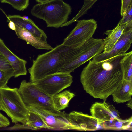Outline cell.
<instances>
[{
	"instance_id": "obj_5",
	"label": "cell",
	"mask_w": 132,
	"mask_h": 132,
	"mask_svg": "<svg viewBox=\"0 0 132 132\" xmlns=\"http://www.w3.org/2000/svg\"><path fill=\"white\" fill-rule=\"evenodd\" d=\"M18 91L27 107L37 106L57 110L54 106L52 97L45 93L34 82L23 80Z\"/></svg>"
},
{
	"instance_id": "obj_12",
	"label": "cell",
	"mask_w": 132,
	"mask_h": 132,
	"mask_svg": "<svg viewBox=\"0 0 132 132\" xmlns=\"http://www.w3.org/2000/svg\"><path fill=\"white\" fill-rule=\"evenodd\" d=\"M90 111L91 116L97 120L100 125L106 121L120 118L119 113L116 108L107 103L106 100L102 103L97 102L93 104Z\"/></svg>"
},
{
	"instance_id": "obj_27",
	"label": "cell",
	"mask_w": 132,
	"mask_h": 132,
	"mask_svg": "<svg viewBox=\"0 0 132 132\" xmlns=\"http://www.w3.org/2000/svg\"><path fill=\"white\" fill-rule=\"evenodd\" d=\"M10 124L8 119L0 113V128L6 127Z\"/></svg>"
},
{
	"instance_id": "obj_25",
	"label": "cell",
	"mask_w": 132,
	"mask_h": 132,
	"mask_svg": "<svg viewBox=\"0 0 132 132\" xmlns=\"http://www.w3.org/2000/svg\"><path fill=\"white\" fill-rule=\"evenodd\" d=\"M13 76L0 70V89L7 86L9 80Z\"/></svg>"
},
{
	"instance_id": "obj_31",
	"label": "cell",
	"mask_w": 132,
	"mask_h": 132,
	"mask_svg": "<svg viewBox=\"0 0 132 132\" xmlns=\"http://www.w3.org/2000/svg\"><path fill=\"white\" fill-rule=\"evenodd\" d=\"M50 0H35L38 3H42L48 2Z\"/></svg>"
},
{
	"instance_id": "obj_6",
	"label": "cell",
	"mask_w": 132,
	"mask_h": 132,
	"mask_svg": "<svg viewBox=\"0 0 132 132\" xmlns=\"http://www.w3.org/2000/svg\"><path fill=\"white\" fill-rule=\"evenodd\" d=\"M104 42L101 39L92 38L78 47L74 57L59 72L71 73L75 69L103 51Z\"/></svg>"
},
{
	"instance_id": "obj_14",
	"label": "cell",
	"mask_w": 132,
	"mask_h": 132,
	"mask_svg": "<svg viewBox=\"0 0 132 132\" xmlns=\"http://www.w3.org/2000/svg\"><path fill=\"white\" fill-rule=\"evenodd\" d=\"M7 16V21L9 20L11 21L15 24L21 26L43 41L47 42L46 34L42 30L35 24L31 19L29 18L26 19L19 15L7 16Z\"/></svg>"
},
{
	"instance_id": "obj_15",
	"label": "cell",
	"mask_w": 132,
	"mask_h": 132,
	"mask_svg": "<svg viewBox=\"0 0 132 132\" xmlns=\"http://www.w3.org/2000/svg\"><path fill=\"white\" fill-rule=\"evenodd\" d=\"M15 24V34L18 38L26 41L35 48L51 50L53 48L51 45L20 26Z\"/></svg>"
},
{
	"instance_id": "obj_19",
	"label": "cell",
	"mask_w": 132,
	"mask_h": 132,
	"mask_svg": "<svg viewBox=\"0 0 132 132\" xmlns=\"http://www.w3.org/2000/svg\"><path fill=\"white\" fill-rule=\"evenodd\" d=\"M26 125L29 129L32 130H36L42 128L53 129L47 123L40 115L29 110Z\"/></svg>"
},
{
	"instance_id": "obj_16",
	"label": "cell",
	"mask_w": 132,
	"mask_h": 132,
	"mask_svg": "<svg viewBox=\"0 0 132 132\" xmlns=\"http://www.w3.org/2000/svg\"><path fill=\"white\" fill-rule=\"evenodd\" d=\"M124 25L120 21L113 29L104 32V34L107 36L103 40L104 52H108L112 49L124 32Z\"/></svg>"
},
{
	"instance_id": "obj_11",
	"label": "cell",
	"mask_w": 132,
	"mask_h": 132,
	"mask_svg": "<svg viewBox=\"0 0 132 132\" xmlns=\"http://www.w3.org/2000/svg\"><path fill=\"white\" fill-rule=\"evenodd\" d=\"M132 42V29L124 31L112 49L107 52H103L95 56L93 60L99 62L126 53Z\"/></svg>"
},
{
	"instance_id": "obj_28",
	"label": "cell",
	"mask_w": 132,
	"mask_h": 132,
	"mask_svg": "<svg viewBox=\"0 0 132 132\" xmlns=\"http://www.w3.org/2000/svg\"><path fill=\"white\" fill-rule=\"evenodd\" d=\"M21 129H29L28 126L26 124L15 123L13 126L9 128L8 130H18Z\"/></svg>"
},
{
	"instance_id": "obj_18",
	"label": "cell",
	"mask_w": 132,
	"mask_h": 132,
	"mask_svg": "<svg viewBox=\"0 0 132 132\" xmlns=\"http://www.w3.org/2000/svg\"><path fill=\"white\" fill-rule=\"evenodd\" d=\"M132 117L126 119H115L106 121L100 124L102 128L105 130H132Z\"/></svg>"
},
{
	"instance_id": "obj_4",
	"label": "cell",
	"mask_w": 132,
	"mask_h": 132,
	"mask_svg": "<svg viewBox=\"0 0 132 132\" xmlns=\"http://www.w3.org/2000/svg\"><path fill=\"white\" fill-rule=\"evenodd\" d=\"M0 105L14 123L26 124L29 110L23 102L18 88L7 86L0 89Z\"/></svg>"
},
{
	"instance_id": "obj_30",
	"label": "cell",
	"mask_w": 132,
	"mask_h": 132,
	"mask_svg": "<svg viewBox=\"0 0 132 132\" xmlns=\"http://www.w3.org/2000/svg\"><path fill=\"white\" fill-rule=\"evenodd\" d=\"M128 101V103L126 104L128 107L130 108L131 109H132V99H131Z\"/></svg>"
},
{
	"instance_id": "obj_10",
	"label": "cell",
	"mask_w": 132,
	"mask_h": 132,
	"mask_svg": "<svg viewBox=\"0 0 132 132\" xmlns=\"http://www.w3.org/2000/svg\"><path fill=\"white\" fill-rule=\"evenodd\" d=\"M67 117L72 130L95 131L102 128L95 118L81 112L72 111L67 114Z\"/></svg>"
},
{
	"instance_id": "obj_17",
	"label": "cell",
	"mask_w": 132,
	"mask_h": 132,
	"mask_svg": "<svg viewBox=\"0 0 132 132\" xmlns=\"http://www.w3.org/2000/svg\"><path fill=\"white\" fill-rule=\"evenodd\" d=\"M113 101L117 103L129 101L132 95V81L123 80L112 94Z\"/></svg>"
},
{
	"instance_id": "obj_8",
	"label": "cell",
	"mask_w": 132,
	"mask_h": 132,
	"mask_svg": "<svg viewBox=\"0 0 132 132\" xmlns=\"http://www.w3.org/2000/svg\"><path fill=\"white\" fill-rule=\"evenodd\" d=\"M73 78L70 73L59 72L34 83L47 94L52 97L70 86L73 82Z\"/></svg>"
},
{
	"instance_id": "obj_20",
	"label": "cell",
	"mask_w": 132,
	"mask_h": 132,
	"mask_svg": "<svg viewBox=\"0 0 132 132\" xmlns=\"http://www.w3.org/2000/svg\"><path fill=\"white\" fill-rule=\"evenodd\" d=\"M75 94L69 90L60 92L52 97L55 108L61 111L68 107L69 103L75 96Z\"/></svg>"
},
{
	"instance_id": "obj_3",
	"label": "cell",
	"mask_w": 132,
	"mask_h": 132,
	"mask_svg": "<svg viewBox=\"0 0 132 132\" xmlns=\"http://www.w3.org/2000/svg\"><path fill=\"white\" fill-rule=\"evenodd\" d=\"M71 12V6L63 0H50L34 5L31 13L44 20L47 27L58 28L68 21Z\"/></svg>"
},
{
	"instance_id": "obj_24",
	"label": "cell",
	"mask_w": 132,
	"mask_h": 132,
	"mask_svg": "<svg viewBox=\"0 0 132 132\" xmlns=\"http://www.w3.org/2000/svg\"><path fill=\"white\" fill-rule=\"evenodd\" d=\"M0 70L14 77V70L5 56L0 52Z\"/></svg>"
},
{
	"instance_id": "obj_21",
	"label": "cell",
	"mask_w": 132,
	"mask_h": 132,
	"mask_svg": "<svg viewBox=\"0 0 132 132\" xmlns=\"http://www.w3.org/2000/svg\"><path fill=\"white\" fill-rule=\"evenodd\" d=\"M123 80L132 81V51L126 53L121 61Z\"/></svg>"
},
{
	"instance_id": "obj_9",
	"label": "cell",
	"mask_w": 132,
	"mask_h": 132,
	"mask_svg": "<svg viewBox=\"0 0 132 132\" xmlns=\"http://www.w3.org/2000/svg\"><path fill=\"white\" fill-rule=\"evenodd\" d=\"M29 110L39 114L47 123L53 129L72 130L64 111L53 110L39 106H31L27 107Z\"/></svg>"
},
{
	"instance_id": "obj_7",
	"label": "cell",
	"mask_w": 132,
	"mask_h": 132,
	"mask_svg": "<svg viewBox=\"0 0 132 132\" xmlns=\"http://www.w3.org/2000/svg\"><path fill=\"white\" fill-rule=\"evenodd\" d=\"M76 21V25L62 43L74 48L81 46L92 38L97 26V22L93 19Z\"/></svg>"
},
{
	"instance_id": "obj_22",
	"label": "cell",
	"mask_w": 132,
	"mask_h": 132,
	"mask_svg": "<svg viewBox=\"0 0 132 132\" xmlns=\"http://www.w3.org/2000/svg\"><path fill=\"white\" fill-rule=\"evenodd\" d=\"M1 2L6 3L20 11H23L29 6V0H0Z\"/></svg>"
},
{
	"instance_id": "obj_29",
	"label": "cell",
	"mask_w": 132,
	"mask_h": 132,
	"mask_svg": "<svg viewBox=\"0 0 132 132\" xmlns=\"http://www.w3.org/2000/svg\"><path fill=\"white\" fill-rule=\"evenodd\" d=\"M7 21L9 22L8 24V26L9 28L11 30L15 31L16 30V26L15 24L14 23L10 20Z\"/></svg>"
},
{
	"instance_id": "obj_32",
	"label": "cell",
	"mask_w": 132,
	"mask_h": 132,
	"mask_svg": "<svg viewBox=\"0 0 132 132\" xmlns=\"http://www.w3.org/2000/svg\"><path fill=\"white\" fill-rule=\"evenodd\" d=\"M85 2L93 1L94 0H84Z\"/></svg>"
},
{
	"instance_id": "obj_23",
	"label": "cell",
	"mask_w": 132,
	"mask_h": 132,
	"mask_svg": "<svg viewBox=\"0 0 132 132\" xmlns=\"http://www.w3.org/2000/svg\"><path fill=\"white\" fill-rule=\"evenodd\" d=\"M120 21L125 26L124 32L132 29V4L128 7L126 14Z\"/></svg>"
},
{
	"instance_id": "obj_26",
	"label": "cell",
	"mask_w": 132,
	"mask_h": 132,
	"mask_svg": "<svg viewBox=\"0 0 132 132\" xmlns=\"http://www.w3.org/2000/svg\"><path fill=\"white\" fill-rule=\"evenodd\" d=\"M132 4V0H121L120 14L122 16L125 15L129 6Z\"/></svg>"
},
{
	"instance_id": "obj_2",
	"label": "cell",
	"mask_w": 132,
	"mask_h": 132,
	"mask_svg": "<svg viewBox=\"0 0 132 132\" xmlns=\"http://www.w3.org/2000/svg\"><path fill=\"white\" fill-rule=\"evenodd\" d=\"M73 48L63 44L58 45L50 51L38 55L28 69L30 81L34 82L50 75L59 72L71 59Z\"/></svg>"
},
{
	"instance_id": "obj_13",
	"label": "cell",
	"mask_w": 132,
	"mask_h": 132,
	"mask_svg": "<svg viewBox=\"0 0 132 132\" xmlns=\"http://www.w3.org/2000/svg\"><path fill=\"white\" fill-rule=\"evenodd\" d=\"M0 52L5 56L13 68L14 71V78L27 75V72L26 65L27 62L14 54L7 47L1 39Z\"/></svg>"
},
{
	"instance_id": "obj_33",
	"label": "cell",
	"mask_w": 132,
	"mask_h": 132,
	"mask_svg": "<svg viewBox=\"0 0 132 132\" xmlns=\"http://www.w3.org/2000/svg\"><path fill=\"white\" fill-rule=\"evenodd\" d=\"M0 110H1V109L0 105Z\"/></svg>"
},
{
	"instance_id": "obj_1",
	"label": "cell",
	"mask_w": 132,
	"mask_h": 132,
	"mask_svg": "<svg viewBox=\"0 0 132 132\" xmlns=\"http://www.w3.org/2000/svg\"><path fill=\"white\" fill-rule=\"evenodd\" d=\"M126 53L101 61L90 60L80 76L84 89L95 98L106 100L123 80L121 61Z\"/></svg>"
}]
</instances>
